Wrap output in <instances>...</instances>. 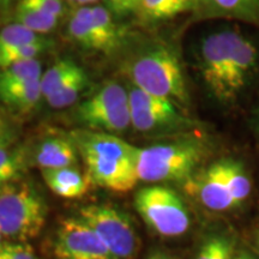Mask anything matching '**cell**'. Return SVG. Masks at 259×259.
I'll return each mask as SVG.
<instances>
[{"instance_id": "6da1fadb", "label": "cell", "mask_w": 259, "mask_h": 259, "mask_svg": "<svg viewBox=\"0 0 259 259\" xmlns=\"http://www.w3.org/2000/svg\"><path fill=\"white\" fill-rule=\"evenodd\" d=\"M197 58L204 84L222 103L238 99L259 67L257 45L245 32L232 28L216 30L204 36Z\"/></svg>"}, {"instance_id": "7a4b0ae2", "label": "cell", "mask_w": 259, "mask_h": 259, "mask_svg": "<svg viewBox=\"0 0 259 259\" xmlns=\"http://www.w3.org/2000/svg\"><path fill=\"white\" fill-rule=\"evenodd\" d=\"M70 138L83 158L93 185L126 193L139 183L137 147L118 136L88 128L72 131Z\"/></svg>"}, {"instance_id": "3957f363", "label": "cell", "mask_w": 259, "mask_h": 259, "mask_svg": "<svg viewBox=\"0 0 259 259\" xmlns=\"http://www.w3.org/2000/svg\"><path fill=\"white\" fill-rule=\"evenodd\" d=\"M45 199L30 181L0 186V232L9 241L27 242L38 236L47 220Z\"/></svg>"}, {"instance_id": "277c9868", "label": "cell", "mask_w": 259, "mask_h": 259, "mask_svg": "<svg viewBox=\"0 0 259 259\" xmlns=\"http://www.w3.org/2000/svg\"><path fill=\"white\" fill-rule=\"evenodd\" d=\"M130 77L135 87L144 92L187 105L185 74L179 58L164 45H155L141 53L130 65Z\"/></svg>"}, {"instance_id": "5b68a950", "label": "cell", "mask_w": 259, "mask_h": 259, "mask_svg": "<svg viewBox=\"0 0 259 259\" xmlns=\"http://www.w3.org/2000/svg\"><path fill=\"white\" fill-rule=\"evenodd\" d=\"M204 156L205 149L193 139L138 148V179L143 183L189 180Z\"/></svg>"}, {"instance_id": "8992f818", "label": "cell", "mask_w": 259, "mask_h": 259, "mask_svg": "<svg viewBox=\"0 0 259 259\" xmlns=\"http://www.w3.org/2000/svg\"><path fill=\"white\" fill-rule=\"evenodd\" d=\"M135 208L145 225L158 235L180 236L190 228L189 210L179 194L169 187H142L135 196Z\"/></svg>"}, {"instance_id": "52a82bcc", "label": "cell", "mask_w": 259, "mask_h": 259, "mask_svg": "<svg viewBox=\"0 0 259 259\" xmlns=\"http://www.w3.org/2000/svg\"><path fill=\"white\" fill-rule=\"evenodd\" d=\"M83 220L107 246L114 259H136L139 251L137 229L127 212L111 204H90L78 210Z\"/></svg>"}, {"instance_id": "ba28073f", "label": "cell", "mask_w": 259, "mask_h": 259, "mask_svg": "<svg viewBox=\"0 0 259 259\" xmlns=\"http://www.w3.org/2000/svg\"><path fill=\"white\" fill-rule=\"evenodd\" d=\"M76 118L88 130L119 134L131 125L128 92L116 82H109L77 107Z\"/></svg>"}, {"instance_id": "9c48e42d", "label": "cell", "mask_w": 259, "mask_h": 259, "mask_svg": "<svg viewBox=\"0 0 259 259\" xmlns=\"http://www.w3.org/2000/svg\"><path fill=\"white\" fill-rule=\"evenodd\" d=\"M56 259H114L95 232L79 218L61 220L54 241Z\"/></svg>"}, {"instance_id": "30bf717a", "label": "cell", "mask_w": 259, "mask_h": 259, "mask_svg": "<svg viewBox=\"0 0 259 259\" xmlns=\"http://www.w3.org/2000/svg\"><path fill=\"white\" fill-rule=\"evenodd\" d=\"M186 189L212 211H226L238 205L226 181L221 160L187 180Z\"/></svg>"}, {"instance_id": "8fae6325", "label": "cell", "mask_w": 259, "mask_h": 259, "mask_svg": "<svg viewBox=\"0 0 259 259\" xmlns=\"http://www.w3.org/2000/svg\"><path fill=\"white\" fill-rule=\"evenodd\" d=\"M41 174L48 189L63 198H80L93 185L88 173L77 166L42 169Z\"/></svg>"}, {"instance_id": "7c38bea8", "label": "cell", "mask_w": 259, "mask_h": 259, "mask_svg": "<svg viewBox=\"0 0 259 259\" xmlns=\"http://www.w3.org/2000/svg\"><path fill=\"white\" fill-rule=\"evenodd\" d=\"M32 162L41 170L77 166L78 150L70 137H50L42 141L32 153Z\"/></svg>"}, {"instance_id": "4fadbf2b", "label": "cell", "mask_w": 259, "mask_h": 259, "mask_svg": "<svg viewBox=\"0 0 259 259\" xmlns=\"http://www.w3.org/2000/svg\"><path fill=\"white\" fill-rule=\"evenodd\" d=\"M187 124L190 121L180 114L177 107L169 109H131V125L139 132L163 131Z\"/></svg>"}, {"instance_id": "5bb4252c", "label": "cell", "mask_w": 259, "mask_h": 259, "mask_svg": "<svg viewBox=\"0 0 259 259\" xmlns=\"http://www.w3.org/2000/svg\"><path fill=\"white\" fill-rule=\"evenodd\" d=\"M42 96L40 78L0 84V101L16 112L28 113L32 111Z\"/></svg>"}, {"instance_id": "9a60e30c", "label": "cell", "mask_w": 259, "mask_h": 259, "mask_svg": "<svg viewBox=\"0 0 259 259\" xmlns=\"http://www.w3.org/2000/svg\"><path fill=\"white\" fill-rule=\"evenodd\" d=\"M69 34L83 47L108 52L105 41L93 24V6L84 5L74 11L69 23Z\"/></svg>"}, {"instance_id": "2e32d148", "label": "cell", "mask_w": 259, "mask_h": 259, "mask_svg": "<svg viewBox=\"0 0 259 259\" xmlns=\"http://www.w3.org/2000/svg\"><path fill=\"white\" fill-rule=\"evenodd\" d=\"M32 162L30 148L25 144H14L0 149V186L23 178Z\"/></svg>"}, {"instance_id": "e0dca14e", "label": "cell", "mask_w": 259, "mask_h": 259, "mask_svg": "<svg viewBox=\"0 0 259 259\" xmlns=\"http://www.w3.org/2000/svg\"><path fill=\"white\" fill-rule=\"evenodd\" d=\"M15 17L17 23L24 25L38 35L47 34L56 29L59 21L32 0H21L16 8Z\"/></svg>"}, {"instance_id": "ac0fdd59", "label": "cell", "mask_w": 259, "mask_h": 259, "mask_svg": "<svg viewBox=\"0 0 259 259\" xmlns=\"http://www.w3.org/2000/svg\"><path fill=\"white\" fill-rule=\"evenodd\" d=\"M220 15L255 24L259 27V0H205Z\"/></svg>"}, {"instance_id": "d6986e66", "label": "cell", "mask_w": 259, "mask_h": 259, "mask_svg": "<svg viewBox=\"0 0 259 259\" xmlns=\"http://www.w3.org/2000/svg\"><path fill=\"white\" fill-rule=\"evenodd\" d=\"M87 87H88V76L79 67L78 71L66 83L46 97L47 103L54 109L66 108L78 100L80 94L85 90Z\"/></svg>"}, {"instance_id": "ffe728a7", "label": "cell", "mask_w": 259, "mask_h": 259, "mask_svg": "<svg viewBox=\"0 0 259 259\" xmlns=\"http://www.w3.org/2000/svg\"><path fill=\"white\" fill-rule=\"evenodd\" d=\"M222 168L227 184H228L229 191H231L233 198L238 203L247 198L251 193V180L247 176V171L239 161L232 160V158H223Z\"/></svg>"}, {"instance_id": "44dd1931", "label": "cell", "mask_w": 259, "mask_h": 259, "mask_svg": "<svg viewBox=\"0 0 259 259\" xmlns=\"http://www.w3.org/2000/svg\"><path fill=\"white\" fill-rule=\"evenodd\" d=\"M194 0H141L139 9L150 19H169L192 9Z\"/></svg>"}, {"instance_id": "7402d4cb", "label": "cell", "mask_w": 259, "mask_h": 259, "mask_svg": "<svg viewBox=\"0 0 259 259\" xmlns=\"http://www.w3.org/2000/svg\"><path fill=\"white\" fill-rule=\"evenodd\" d=\"M79 66L70 59L57 61L46 72L41 74V92L45 97L50 96L77 72Z\"/></svg>"}, {"instance_id": "603a6c76", "label": "cell", "mask_w": 259, "mask_h": 259, "mask_svg": "<svg viewBox=\"0 0 259 259\" xmlns=\"http://www.w3.org/2000/svg\"><path fill=\"white\" fill-rule=\"evenodd\" d=\"M44 40L45 38L41 37V35L16 22V23L6 25L0 30V52Z\"/></svg>"}, {"instance_id": "cb8c5ba5", "label": "cell", "mask_w": 259, "mask_h": 259, "mask_svg": "<svg viewBox=\"0 0 259 259\" xmlns=\"http://www.w3.org/2000/svg\"><path fill=\"white\" fill-rule=\"evenodd\" d=\"M93 24L102 40L105 41L107 50L113 51L119 44V30L114 19L105 6H93Z\"/></svg>"}, {"instance_id": "d4e9b609", "label": "cell", "mask_w": 259, "mask_h": 259, "mask_svg": "<svg viewBox=\"0 0 259 259\" xmlns=\"http://www.w3.org/2000/svg\"><path fill=\"white\" fill-rule=\"evenodd\" d=\"M41 64L37 59L22 61L0 70V84H11L41 78Z\"/></svg>"}, {"instance_id": "484cf974", "label": "cell", "mask_w": 259, "mask_h": 259, "mask_svg": "<svg viewBox=\"0 0 259 259\" xmlns=\"http://www.w3.org/2000/svg\"><path fill=\"white\" fill-rule=\"evenodd\" d=\"M48 44L46 40L40 42H34V44L24 45L11 48V50L0 52V70L22 61L37 59L41 53L47 50Z\"/></svg>"}, {"instance_id": "4316f807", "label": "cell", "mask_w": 259, "mask_h": 259, "mask_svg": "<svg viewBox=\"0 0 259 259\" xmlns=\"http://www.w3.org/2000/svg\"><path fill=\"white\" fill-rule=\"evenodd\" d=\"M234 246L226 236H210L200 246L197 259H233Z\"/></svg>"}, {"instance_id": "83f0119b", "label": "cell", "mask_w": 259, "mask_h": 259, "mask_svg": "<svg viewBox=\"0 0 259 259\" xmlns=\"http://www.w3.org/2000/svg\"><path fill=\"white\" fill-rule=\"evenodd\" d=\"M0 259H38L27 242L6 241L0 246Z\"/></svg>"}, {"instance_id": "f1b7e54d", "label": "cell", "mask_w": 259, "mask_h": 259, "mask_svg": "<svg viewBox=\"0 0 259 259\" xmlns=\"http://www.w3.org/2000/svg\"><path fill=\"white\" fill-rule=\"evenodd\" d=\"M18 138V131L16 125L0 112V149L11 147L16 144Z\"/></svg>"}, {"instance_id": "f546056e", "label": "cell", "mask_w": 259, "mask_h": 259, "mask_svg": "<svg viewBox=\"0 0 259 259\" xmlns=\"http://www.w3.org/2000/svg\"><path fill=\"white\" fill-rule=\"evenodd\" d=\"M34 3H36L37 5H40L42 9H45L48 14L53 15L54 17L60 19L64 12V5L63 0H32Z\"/></svg>"}, {"instance_id": "4dcf8cb0", "label": "cell", "mask_w": 259, "mask_h": 259, "mask_svg": "<svg viewBox=\"0 0 259 259\" xmlns=\"http://www.w3.org/2000/svg\"><path fill=\"white\" fill-rule=\"evenodd\" d=\"M147 259H171V258L168 254L163 253V252L157 251V252H154V253L149 254Z\"/></svg>"}, {"instance_id": "1f68e13d", "label": "cell", "mask_w": 259, "mask_h": 259, "mask_svg": "<svg viewBox=\"0 0 259 259\" xmlns=\"http://www.w3.org/2000/svg\"><path fill=\"white\" fill-rule=\"evenodd\" d=\"M253 124L254 127L257 130L258 135H259V101L257 103V107H255L254 112H253Z\"/></svg>"}, {"instance_id": "d6a6232c", "label": "cell", "mask_w": 259, "mask_h": 259, "mask_svg": "<svg viewBox=\"0 0 259 259\" xmlns=\"http://www.w3.org/2000/svg\"><path fill=\"white\" fill-rule=\"evenodd\" d=\"M14 2L15 0H0V9L8 10Z\"/></svg>"}, {"instance_id": "836d02e7", "label": "cell", "mask_w": 259, "mask_h": 259, "mask_svg": "<svg viewBox=\"0 0 259 259\" xmlns=\"http://www.w3.org/2000/svg\"><path fill=\"white\" fill-rule=\"evenodd\" d=\"M97 0H77V5L84 6V5H89L93 4V3H96Z\"/></svg>"}, {"instance_id": "e575fe53", "label": "cell", "mask_w": 259, "mask_h": 259, "mask_svg": "<svg viewBox=\"0 0 259 259\" xmlns=\"http://www.w3.org/2000/svg\"><path fill=\"white\" fill-rule=\"evenodd\" d=\"M248 255L247 253H245V252H242V253L235 255V257H233V259H248Z\"/></svg>"}, {"instance_id": "d590c367", "label": "cell", "mask_w": 259, "mask_h": 259, "mask_svg": "<svg viewBox=\"0 0 259 259\" xmlns=\"http://www.w3.org/2000/svg\"><path fill=\"white\" fill-rule=\"evenodd\" d=\"M67 3H70V4L72 5H77V0H66Z\"/></svg>"}, {"instance_id": "8d00e7d4", "label": "cell", "mask_w": 259, "mask_h": 259, "mask_svg": "<svg viewBox=\"0 0 259 259\" xmlns=\"http://www.w3.org/2000/svg\"><path fill=\"white\" fill-rule=\"evenodd\" d=\"M3 239H4V238H3V235H2V232H0V246L3 245Z\"/></svg>"}, {"instance_id": "74e56055", "label": "cell", "mask_w": 259, "mask_h": 259, "mask_svg": "<svg viewBox=\"0 0 259 259\" xmlns=\"http://www.w3.org/2000/svg\"><path fill=\"white\" fill-rule=\"evenodd\" d=\"M134 2L138 5V8H139V2H141V0H134Z\"/></svg>"}, {"instance_id": "f35d334b", "label": "cell", "mask_w": 259, "mask_h": 259, "mask_svg": "<svg viewBox=\"0 0 259 259\" xmlns=\"http://www.w3.org/2000/svg\"><path fill=\"white\" fill-rule=\"evenodd\" d=\"M248 259H253V258H252V257H251V255H250V257H248Z\"/></svg>"}, {"instance_id": "ab89813d", "label": "cell", "mask_w": 259, "mask_h": 259, "mask_svg": "<svg viewBox=\"0 0 259 259\" xmlns=\"http://www.w3.org/2000/svg\"><path fill=\"white\" fill-rule=\"evenodd\" d=\"M258 244H259V235H258Z\"/></svg>"}]
</instances>
